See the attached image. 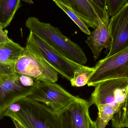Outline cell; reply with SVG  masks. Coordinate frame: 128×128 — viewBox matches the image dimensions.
<instances>
[{
  "instance_id": "7a4b0ae2",
  "label": "cell",
  "mask_w": 128,
  "mask_h": 128,
  "mask_svg": "<svg viewBox=\"0 0 128 128\" xmlns=\"http://www.w3.org/2000/svg\"><path fill=\"white\" fill-rule=\"evenodd\" d=\"M18 102L19 110L16 112L6 110L4 117L16 120L23 128H67L60 115L43 104L27 97Z\"/></svg>"
},
{
  "instance_id": "4fadbf2b",
  "label": "cell",
  "mask_w": 128,
  "mask_h": 128,
  "mask_svg": "<svg viewBox=\"0 0 128 128\" xmlns=\"http://www.w3.org/2000/svg\"><path fill=\"white\" fill-rule=\"evenodd\" d=\"M86 42L92 50L95 60L98 59L104 48L110 49L112 38L109 29V21L103 22L99 18L98 26L91 32Z\"/></svg>"
},
{
  "instance_id": "8992f818",
  "label": "cell",
  "mask_w": 128,
  "mask_h": 128,
  "mask_svg": "<svg viewBox=\"0 0 128 128\" xmlns=\"http://www.w3.org/2000/svg\"><path fill=\"white\" fill-rule=\"evenodd\" d=\"M94 71L88 81L89 86H96L106 80L128 78V46L97 63Z\"/></svg>"
},
{
  "instance_id": "ac0fdd59",
  "label": "cell",
  "mask_w": 128,
  "mask_h": 128,
  "mask_svg": "<svg viewBox=\"0 0 128 128\" xmlns=\"http://www.w3.org/2000/svg\"><path fill=\"white\" fill-rule=\"evenodd\" d=\"M128 3V0H106V10L109 16H115Z\"/></svg>"
},
{
  "instance_id": "e0dca14e",
  "label": "cell",
  "mask_w": 128,
  "mask_h": 128,
  "mask_svg": "<svg viewBox=\"0 0 128 128\" xmlns=\"http://www.w3.org/2000/svg\"><path fill=\"white\" fill-rule=\"evenodd\" d=\"M55 3L58 6L63 10L72 20V21L77 25L82 32L87 35H90L91 32L90 30L88 27L70 8L59 2H56Z\"/></svg>"
},
{
  "instance_id": "d4e9b609",
  "label": "cell",
  "mask_w": 128,
  "mask_h": 128,
  "mask_svg": "<svg viewBox=\"0 0 128 128\" xmlns=\"http://www.w3.org/2000/svg\"><path fill=\"white\" fill-rule=\"evenodd\" d=\"M22 1L29 4H33L34 3L32 0H22Z\"/></svg>"
},
{
  "instance_id": "5bb4252c",
  "label": "cell",
  "mask_w": 128,
  "mask_h": 128,
  "mask_svg": "<svg viewBox=\"0 0 128 128\" xmlns=\"http://www.w3.org/2000/svg\"><path fill=\"white\" fill-rule=\"evenodd\" d=\"M22 5L21 0H0V23L4 28L10 24Z\"/></svg>"
},
{
  "instance_id": "603a6c76",
  "label": "cell",
  "mask_w": 128,
  "mask_h": 128,
  "mask_svg": "<svg viewBox=\"0 0 128 128\" xmlns=\"http://www.w3.org/2000/svg\"><path fill=\"white\" fill-rule=\"evenodd\" d=\"M12 121L13 122L15 126V128H23L16 122V121L15 120H12Z\"/></svg>"
},
{
  "instance_id": "2e32d148",
  "label": "cell",
  "mask_w": 128,
  "mask_h": 128,
  "mask_svg": "<svg viewBox=\"0 0 128 128\" xmlns=\"http://www.w3.org/2000/svg\"><path fill=\"white\" fill-rule=\"evenodd\" d=\"M111 121L113 128H128V91L123 106Z\"/></svg>"
},
{
  "instance_id": "ba28073f",
  "label": "cell",
  "mask_w": 128,
  "mask_h": 128,
  "mask_svg": "<svg viewBox=\"0 0 128 128\" xmlns=\"http://www.w3.org/2000/svg\"><path fill=\"white\" fill-rule=\"evenodd\" d=\"M19 76L0 78V120L4 117L10 106L28 97L32 87L22 86Z\"/></svg>"
},
{
  "instance_id": "52a82bcc",
  "label": "cell",
  "mask_w": 128,
  "mask_h": 128,
  "mask_svg": "<svg viewBox=\"0 0 128 128\" xmlns=\"http://www.w3.org/2000/svg\"><path fill=\"white\" fill-rule=\"evenodd\" d=\"M128 91V78L106 80L95 86L89 102L91 105L94 104L96 107L100 104H107L120 110L125 101Z\"/></svg>"
},
{
  "instance_id": "7402d4cb",
  "label": "cell",
  "mask_w": 128,
  "mask_h": 128,
  "mask_svg": "<svg viewBox=\"0 0 128 128\" xmlns=\"http://www.w3.org/2000/svg\"><path fill=\"white\" fill-rule=\"evenodd\" d=\"M54 2H58L63 4L65 6H67L69 8L68 3L67 0H52Z\"/></svg>"
},
{
  "instance_id": "277c9868",
  "label": "cell",
  "mask_w": 128,
  "mask_h": 128,
  "mask_svg": "<svg viewBox=\"0 0 128 128\" xmlns=\"http://www.w3.org/2000/svg\"><path fill=\"white\" fill-rule=\"evenodd\" d=\"M15 71L18 75L28 76L42 82L56 83L58 79L57 72L27 46L16 61Z\"/></svg>"
},
{
  "instance_id": "9a60e30c",
  "label": "cell",
  "mask_w": 128,
  "mask_h": 128,
  "mask_svg": "<svg viewBox=\"0 0 128 128\" xmlns=\"http://www.w3.org/2000/svg\"><path fill=\"white\" fill-rule=\"evenodd\" d=\"M94 71V67L82 65L78 68L75 70L73 77L70 80L72 86L81 87L86 86Z\"/></svg>"
},
{
  "instance_id": "7c38bea8",
  "label": "cell",
  "mask_w": 128,
  "mask_h": 128,
  "mask_svg": "<svg viewBox=\"0 0 128 128\" xmlns=\"http://www.w3.org/2000/svg\"><path fill=\"white\" fill-rule=\"evenodd\" d=\"M24 48L14 42L0 44V78L15 76L16 61Z\"/></svg>"
},
{
  "instance_id": "3957f363",
  "label": "cell",
  "mask_w": 128,
  "mask_h": 128,
  "mask_svg": "<svg viewBox=\"0 0 128 128\" xmlns=\"http://www.w3.org/2000/svg\"><path fill=\"white\" fill-rule=\"evenodd\" d=\"M27 98L42 103L58 115L64 113L77 97L56 83L37 80Z\"/></svg>"
},
{
  "instance_id": "8fae6325",
  "label": "cell",
  "mask_w": 128,
  "mask_h": 128,
  "mask_svg": "<svg viewBox=\"0 0 128 128\" xmlns=\"http://www.w3.org/2000/svg\"><path fill=\"white\" fill-rule=\"evenodd\" d=\"M89 102L77 97L60 116L67 128H90Z\"/></svg>"
},
{
  "instance_id": "44dd1931",
  "label": "cell",
  "mask_w": 128,
  "mask_h": 128,
  "mask_svg": "<svg viewBox=\"0 0 128 128\" xmlns=\"http://www.w3.org/2000/svg\"><path fill=\"white\" fill-rule=\"evenodd\" d=\"M98 8L104 11L107 12L106 6V0H91Z\"/></svg>"
},
{
  "instance_id": "d6986e66",
  "label": "cell",
  "mask_w": 128,
  "mask_h": 128,
  "mask_svg": "<svg viewBox=\"0 0 128 128\" xmlns=\"http://www.w3.org/2000/svg\"><path fill=\"white\" fill-rule=\"evenodd\" d=\"M19 75V80L20 83L22 86L25 87H33L35 86L37 81L28 76Z\"/></svg>"
},
{
  "instance_id": "30bf717a",
  "label": "cell",
  "mask_w": 128,
  "mask_h": 128,
  "mask_svg": "<svg viewBox=\"0 0 128 128\" xmlns=\"http://www.w3.org/2000/svg\"><path fill=\"white\" fill-rule=\"evenodd\" d=\"M70 8L88 28L95 29L98 26V19L109 21L107 12L104 11L91 0H67Z\"/></svg>"
},
{
  "instance_id": "6da1fadb",
  "label": "cell",
  "mask_w": 128,
  "mask_h": 128,
  "mask_svg": "<svg viewBox=\"0 0 128 128\" xmlns=\"http://www.w3.org/2000/svg\"><path fill=\"white\" fill-rule=\"evenodd\" d=\"M25 25L30 32L63 56L82 65L86 64L87 58L81 47L64 35L58 28L34 17L28 18Z\"/></svg>"
},
{
  "instance_id": "9c48e42d",
  "label": "cell",
  "mask_w": 128,
  "mask_h": 128,
  "mask_svg": "<svg viewBox=\"0 0 128 128\" xmlns=\"http://www.w3.org/2000/svg\"><path fill=\"white\" fill-rule=\"evenodd\" d=\"M112 44L106 57L128 46V3L109 20Z\"/></svg>"
},
{
  "instance_id": "5b68a950",
  "label": "cell",
  "mask_w": 128,
  "mask_h": 128,
  "mask_svg": "<svg viewBox=\"0 0 128 128\" xmlns=\"http://www.w3.org/2000/svg\"><path fill=\"white\" fill-rule=\"evenodd\" d=\"M26 46L44 59L58 74L69 81L73 77L75 70L82 66L58 53L32 32L27 38Z\"/></svg>"
},
{
  "instance_id": "ffe728a7",
  "label": "cell",
  "mask_w": 128,
  "mask_h": 128,
  "mask_svg": "<svg viewBox=\"0 0 128 128\" xmlns=\"http://www.w3.org/2000/svg\"><path fill=\"white\" fill-rule=\"evenodd\" d=\"M4 28L2 25L0 23V44L12 41L8 37L7 30H4Z\"/></svg>"
},
{
  "instance_id": "cb8c5ba5",
  "label": "cell",
  "mask_w": 128,
  "mask_h": 128,
  "mask_svg": "<svg viewBox=\"0 0 128 128\" xmlns=\"http://www.w3.org/2000/svg\"><path fill=\"white\" fill-rule=\"evenodd\" d=\"M90 128H97L95 121L92 120L90 125Z\"/></svg>"
}]
</instances>
